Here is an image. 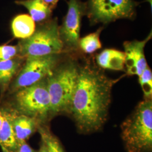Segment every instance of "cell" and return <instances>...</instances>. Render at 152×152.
Returning <instances> with one entry per match:
<instances>
[{
	"instance_id": "1",
	"label": "cell",
	"mask_w": 152,
	"mask_h": 152,
	"mask_svg": "<svg viewBox=\"0 0 152 152\" xmlns=\"http://www.w3.org/2000/svg\"><path fill=\"white\" fill-rule=\"evenodd\" d=\"M114 81L89 66L79 67L68 113L78 130L88 134L100 130L108 118Z\"/></svg>"
},
{
	"instance_id": "2",
	"label": "cell",
	"mask_w": 152,
	"mask_h": 152,
	"mask_svg": "<svg viewBox=\"0 0 152 152\" xmlns=\"http://www.w3.org/2000/svg\"><path fill=\"white\" fill-rule=\"evenodd\" d=\"M121 128L127 152H152V99H144L138 104Z\"/></svg>"
},
{
	"instance_id": "3",
	"label": "cell",
	"mask_w": 152,
	"mask_h": 152,
	"mask_svg": "<svg viewBox=\"0 0 152 152\" xmlns=\"http://www.w3.org/2000/svg\"><path fill=\"white\" fill-rule=\"evenodd\" d=\"M79 67L73 61L58 65L47 77L51 115L68 112L76 88Z\"/></svg>"
},
{
	"instance_id": "4",
	"label": "cell",
	"mask_w": 152,
	"mask_h": 152,
	"mask_svg": "<svg viewBox=\"0 0 152 152\" xmlns=\"http://www.w3.org/2000/svg\"><path fill=\"white\" fill-rule=\"evenodd\" d=\"M11 108L41 124L51 115L47 78L11 94Z\"/></svg>"
},
{
	"instance_id": "5",
	"label": "cell",
	"mask_w": 152,
	"mask_h": 152,
	"mask_svg": "<svg viewBox=\"0 0 152 152\" xmlns=\"http://www.w3.org/2000/svg\"><path fill=\"white\" fill-rule=\"evenodd\" d=\"M57 18L41 23L29 37L18 44L19 56L23 58L60 54L64 48L59 32Z\"/></svg>"
},
{
	"instance_id": "6",
	"label": "cell",
	"mask_w": 152,
	"mask_h": 152,
	"mask_svg": "<svg viewBox=\"0 0 152 152\" xmlns=\"http://www.w3.org/2000/svg\"><path fill=\"white\" fill-rule=\"evenodd\" d=\"M59 54L27 57L9 86L11 94L46 78L58 65Z\"/></svg>"
},
{
	"instance_id": "7",
	"label": "cell",
	"mask_w": 152,
	"mask_h": 152,
	"mask_svg": "<svg viewBox=\"0 0 152 152\" xmlns=\"http://www.w3.org/2000/svg\"><path fill=\"white\" fill-rule=\"evenodd\" d=\"M88 17L91 24H107L118 19H133L136 15L134 0H89Z\"/></svg>"
},
{
	"instance_id": "8",
	"label": "cell",
	"mask_w": 152,
	"mask_h": 152,
	"mask_svg": "<svg viewBox=\"0 0 152 152\" xmlns=\"http://www.w3.org/2000/svg\"><path fill=\"white\" fill-rule=\"evenodd\" d=\"M87 13V5L81 0H69L62 24L59 27L64 48L76 49L78 46L82 17Z\"/></svg>"
},
{
	"instance_id": "9",
	"label": "cell",
	"mask_w": 152,
	"mask_h": 152,
	"mask_svg": "<svg viewBox=\"0 0 152 152\" xmlns=\"http://www.w3.org/2000/svg\"><path fill=\"white\" fill-rule=\"evenodd\" d=\"M152 38V32L142 41L134 40L124 43L125 55V68L129 76H140L147 68L144 48Z\"/></svg>"
},
{
	"instance_id": "10",
	"label": "cell",
	"mask_w": 152,
	"mask_h": 152,
	"mask_svg": "<svg viewBox=\"0 0 152 152\" xmlns=\"http://www.w3.org/2000/svg\"><path fill=\"white\" fill-rule=\"evenodd\" d=\"M1 109L4 120L0 129V146L4 147L10 152H15L18 146V142L12 127V121L16 112L11 108Z\"/></svg>"
},
{
	"instance_id": "11",
	"label": "cell",
	"mask_w": 152,
	"mask_h": 152,
	"mask_svg": "<svg viewBox=\"0 0 152 152\" xmlns=\"http://www.w3.org/2000/svg\"><path fill=\"white\" fill-rule=\"evenodd\" d=\"M12 124L18 143L26 141L40 125L38 121L17 113L12 119Z\"/></svg>"
},
{
	"instance_id": "12",
	"label": "cell",
	"mask_w": 152,
	"mask_h": 152,
	"mask_svg": "<svg viewBox=\"0 0 152 152\" xmlns=\"http://www.w3.org/2000/svg\"><path fill=\"white\" fill-rule=\"evenodd\" d=\"M25 58L16 56L0 62V88L1 92L9 88L22 68Z\"/></svg>"
},
{
	"instance_id": "13",
	"label": "cell",
	"mask_w": 152,
	"mask_h": 152,
	"mask_svg": "<svg viewBox=\"0 0 152 152\" xmlns=\"http://www.w3.org/2000/svg\"><path fill=\"white\" fill-rule=\"evenodd\" d=\"M125 60L124 52L115 49H105L96 56V62L101 68L113 71H124Z\"/></svg>"
},
{
	"instance_id": "14",
	"label": "cell",
	"mask_w": 152,
	"mask_h": 152,
	"mask_svg": "<svg viewBox=\"0 0 152 152\" xmlns=\"http://www.w3.org/2000/svg\"><path fill=\"white\" fill-rule=\"evenodd\" d=\"M18 5L25 7L34 22L43 23L49 20L52 10L42 0H19L15 1Z\"/></svg>"
},
{
	"instance_id": "15",
	"label": "cell",
	"mask_w": 152,
	"mask_h": 152,
	"mask_svg": "<svg viewBox=\"0 0 152 152\" xmlns=\"http://www.w3.org/2000/svg\"><path fill=\"white\" fill-rule=\"evenodd\" d=\"M35 22L27 14L19 15L11 23V30L14 36L22 39L32 36L36 29Z\"/></svg>"
},
{
	"instance_id": "16",
	"label": "cell",
	"mask_w": 152,
	"mask_h": 152,
	"mask_svg": "<svg viewBox=\"0 0 152 152\" xmlns=\"http://www.w3.org/2000/svg\"><path fill=\"white\" fill-rule=\"evenodd\" d=\"M103 28V27L99 28L96 32L80 38L78 46L84 53L92 54L102 48L100 36Z\"/></svg>"
},
{
	"instance_id": "17",
	"label": "cell",
	"mask_w": 152,
	"mask_h": 152,
	"mask_svg": "<svg viewBox=\"0 0 152 152\" xmlns=\"http://www.w3.org/2000/svg\"><path fill=\"white\" fill-rule=\"evenodd\" d=\"M43 142L49 152H65L60 141L54 136L49 129L39 125L37 129Z\"/></svg>"
},
{
	"instance_id": "18",
	"label": "cell",
	"mask_w": 152,
	"mask_h": 152,
	"mask_svg": "<svg viewBox=\"0 0 152 152\" xmlns=\"http://www.w3.org/2000/svg\"><path fill=\"white\" fill-rule=\"evenodd\" d=\"M139 77V81L144 93L145 99H152V73L148 65Z\"/></svg>"
},
{
	"instance_id": "19",
	"label": "cell",
	"mask_w": 152,
	"mask_h": 152,
	"mask_svg": "<svg viewBox=\"0 0 152 152\" xmlns=\"http://www.w3.org/2000/svg\"><path fill=\"white\" fill-rule=\"evenodd\" d=\"M19 56V48L18 45H0V62L9 60Z\"/></svg>"
},
{
	"instance_id": "20",
	"label": "cell",
	"mask_w": 152,
	"mask_h": 152,
	"mask_svg": "<svg viewBox=\"0 0 152 152\" xmlns=\"http://www.w3.org/2000/svg\"><path fill=\"white\" fill-rule=\"evenodd\" d=\"M15 152H36L29 146L26 141L18 143V146Z\"/></svg>"
},
{
	"instance_id": "21",
	"label": "cell",
	"mask_w": 152,
	"mask_h": 152,
	"mask_svg": "<svg viewBox=\"0 0 152 152\" xmlns=\"http://www.w3.org/2000/svg\"><path fill=\"white\" fill-rule=\"evenodd\" d=\"M44 3L49 6V7L53 10L57 5V4L60 0H42Z\"/></svg>"
},
{
	"instance_id": "22",
	"label": "cell",
	"mask_w": 152,
	"mask_h": 152,
	"mask_svg": "<svg viewBox=\"0 0 152 152\" xmlns=\"http://www.w3.org/2000/svg\"><path fill=\"white\" fill-rule=\"evenodd\" d=\"M38 152H49V151L47 149V148H46V147L45 145V144L43 142H42L41 147L40 148V149H39Z\"/></svg>"
},
{
	"instance_id": "23",
	"label": "cell",
	"mask_w": 152,
	"mask_h": 152,
	"mask_svg": "<svg viewBox=\"0 0 152 152\" xmlns=\"http://www.w3.org/2000/svg\"><path fill=\"white\" fill-rule=\"evenodd\" d=\"M3 120H4L3 115H2V113L1 109L0 108V129H1V126H2V125Z\"/></svg>"
},
{
	"instance_id": "24",
	"label": "cell",
	"mask_w": 152,
	"mask_h": 152,
	"mask_svg": "<svg viewBox=\"0 0 152 152\" xmlns=\"http://www.w3.org/2000/svg\"><path fill=\"white\" fill-rule=\"evenodd\" d=\"M1 147V149H2V152H10L9 151H7L6 148H5L4 147Z\"/></svg>"
},
{
	"instance_id": "25",
	"label": "cell",
	"mask_w": 152,
	"mask_h": 152,
	"mask_svg": "<svg viewBox=\"0 0 152 152\" xmlns=\"http://www.w3.org/2000/svg\"><path fill=\"white\" fill-rule=\"evenodd\" d=\"M146 1L149 2L150 4H151V7H152V0H147Z\"/></svg>"
}]
</instances>
